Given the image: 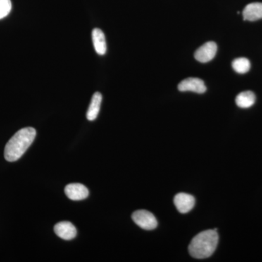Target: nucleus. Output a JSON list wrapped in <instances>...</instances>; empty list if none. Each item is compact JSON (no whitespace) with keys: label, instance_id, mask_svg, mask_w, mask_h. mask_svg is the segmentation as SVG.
Instances as JSON below:
<instances>
[{"label":"nucleus","instance_id":"obj_10","mask_svg":"<svg viewBox=\"0 0 262 262\" xmlns=\"http://www.w3.org/2000/svg\"><path fill=\"white\" fill-rule=\"evenodd\" d=\"M92 39L95 51L98 55H104L106 52V38L100 29L96 28L92 31Z\"/></svg>","mask_w":262,"mask_h":262},{"label":"nucleus","instance_id":"obj_4","mask_svg":"<svg viewBox=\"0 0 262 262\" xmlns=\"http://www.w3.org/2000/svg\"><path fill=\"white\" fill-rule=\"evenodd\" d=\"M178 89L182 92L196 93V94H204L206 92L207 88L205 82L201 79L195 78V77H189L182 81L179 84Z\"/></svg>","mask_w":262,"mask_h":262},{"label":"nucleus","instance_id":"obj_9","mask_svg":"<svg viewBox=\"0 0 262 262\" xmlns=\"http://www.w3.org/2000/svg\"><path fill=\"white\" fill-rule=\"evenodd\" d=\"M244 20L255 21L262 18V3H253L246 5L243 11Z\"/></svg>","mask_w":262,"mask_h":262},{"label":"nucleus","instance_id":"obj_12","mask_svg":"<svg viewBox=\"0 0 262 262\" xmlns=\"http://www.w3.org/2000/svg\"><path fill=\"white\" fill-rule=\"evenodd\" d=\"M256 101V96L252 91H244L237 95L235 98L236 104L239 108H247L252 106Z\"/></svg>","mask_w":262,"mask_h":262},{"label":"nucleus","instance_id":"obj_13","mask_svg":"<svg viewBox=\"0 0 262 262\" xmlns=\"http://www.w3.org/2000/svg\"><path fill=\"white\" fill-rule=\"evenodd\" d=\"M232 68L239 74L247 73L251 69V63L246 58H238L232 61Z\"/></svg>","mask_w":262,"mask_h":262},{"label":"nucleus","instance_id":"obj_3","mask_svg":"<svg viewBox=\"0 0 262 262\" xmlns=\"http://www.w3.org/2000/svg\"><path fill=\"white\" fill-rule=\"evenodd\" d=\"M132 220L136 225L145 230H152L158 227V222L155 215L146 210L134 212L132 215Z\"/></svg>","mask_w":262,"mask_h":262},{"label":"nucleus","instance_id":"obj_5","mask_svg":"<svg viewBox=\"0 0 262 262\" xmlns=\"http://www.w3.org/2000/svg\"><path fill=\"white\" fill-rule=\"evenodd\" d=\"M216 52V44L214 42H208L196 50L194 53V58L201 63H207L214 58Z\"/></svg>","mask_w":262,"mask_h":262},{"label":"nucleus","instance_id":"obj_2","mask_svg":"<svg viewBox=\"0 0 262 262\" xmlns=\"http://www.w3.org/2000/svg\"><path fill=\"white\" fill-rule=\"evenodd\" d=\"M219 243L216 229H208L196 234L189 246V252L192 257L203 259L210 257L215 252Z\"/></svg>","mask_w":262,"mask_h":262},{"label":"nucleus","instance_id":"obj_14","mask_svg":"<svg viewBox=\"0 0 262 262\" xmlns=\"http://www.w3.org/2000/svg\"><path fill=\"white\" fill-rule=\"evenodd\" d=\"M12 9L10 0H0V19L8 16Z\"/></svg>","mask_w":262,"mask_h":262},{"label":"nucleus","instance_id":"obj_11","mask_svg":"<svg viewBox=\"0 0 262 262\" xmlns=\"http://www.w3.org/2000/svg\"><path fill=\"white\" fill-rule=\"evenodd\" d=\"M101 101H102V95L101 93H95L93 95L89 110H88L87 114H86V117H87L89 121H93V120L97 118L98 113L100 112V108H101Z\"/></svg>","mask_w":262,"mask_h":262},{"label":"nucleus","instance_id":"obj_1","mask_svg":"<svg viewBox=\"0 0 262 262\" xmlns=\"http://www.w3.org/2000/svg\"><path fill=\"white\" fill-rule=\"evenodd\" d=\"M36 135L37 132L32 127H24L15 133L5 146V160L8 162H15L20 159L32 145Z\"/></svg>","mask_w":262,"mask_h":262},{"label":"nucleus","instance_id":"obj_7","mask_svg":"<svg viewBox=\"0 0 262 262\" xmlns=\"http://www.w3.org/2000/svg\"><path fill=\"white\" fill-rule=\"evenodd\" d=\"M174 205L180 213H187L194 208L195 199L187 193H179L174 196Z\"/></svg>","mask_w":262,"mask_h":262},{"label":"nucleus","instance_id":"obj_8","mask_svg":"<svg viewBox=\"0 0 262 262\" xmlns=\"http://www.w3.org/2000/svg\"><path fill=\"white\" fill-rule=\"evenodd\" d=\"M54 231L56 235L65 241L74 239L77 235V229L75 226L69 222H61L56 224Z\"/></svg>","mask_w":262,"mask_h":262},{"label":"nucleus","instance_id":"obj_6","mask_svg":"<svg viewBox=\"0 0 262 262\" xmlns=\"http://www.w3.org/2000/svg\"><path fill=\"white\" fill-rule=\"evenodd\" d=\"M65 194L72 201H82L89 195V191L85 186L79 183L70 184L65 187Z\"/></svg>","mask_w":262,"mask_h":262}]
</instances>
